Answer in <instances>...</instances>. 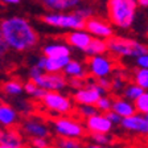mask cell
<instances>
[{
	"label": "cell",
	"instance_id": "6da1fadb",
	"mask_svg": "<svg viewBox=\"0 0 148 148\" xmlns=\"http://www.w3.org/2000/svg\"><path fill=\"white\" fill-rule=\"evenodd\" d=\"M0 31L5 45L9 49L17 52L32 49L38 42V36L34 28L27 18L20 16H12L1 20Z\"/></svg>",
	"mask_w": 148,
	"mask_h": 148
},
{
	"label": "cell",
	"instance_id": "7a4b0ae2",
	"mask_svg": "<svg viewBox=\"0 0 148 148\" xmlns=\"http://www.w3.org/2000/svg\"><path fill=\"white\" fill-rule=\"evenodd\" d=\"M136 0H108L107 12L110 23L120 29H128L136 15Z\"/></svg>",
	"mask_w": 148,
	"mask_h": 148
},
{
	"label": "cell",
	"instance_id": "3957f363",
	"mask_svg": "<svg viewBox=\"0 0 148 148\" xmlns=\"http://www.w3.org/2000/svg\"><path fill=\"white\" fill-rule=\"evenodd\" d=\"M107 48L111 54L116 57L138 58L139 56L148 53V46L136 40L124 38V37H111L107 40Z\"/></svg>",
	"mask_w": 148,
	"mask_h": 148
},
{
	"label": "cell",
	"instance_id": "277c9868",
	"mask_svg": "<svg viewBox=\"0 0 148 148\" xmlns=\"http://www.w3.org/2000/svg\"><path fill=\"white\" fill-rule=\"evenodd\" d=\"M42 21L46 25L54 28H61V29H85L86 28V20L71 13H61V12H52L42 16Z\"/></svg>",
	"mask_w": 148,
	"mask_h": 148
},
{
	"label": "cell",
	"instance_id": "5b68a950",
	"mask_svg": "<svg viewBox=\"0 0 148 148\" xmlns=\"http://www.w3.org/2000/svg\"><path fill=\"white\" fill-rule=\"evenodd\" d=\"M53 128L58 136L81 139L86 135V127H83L78 120L68 116H61L53 120Z\"/></svg>",
	"mask_w": 148,
	"mask_h": 148
},
{
	"label": "cell",
	"instance_id": "8992f818",
	"mask_svg": "<svg viewBox=\"0 0 148 148\" xmlns=\"http://www.w3.org/2000/svg\"><path fill=\"white\" fill-rule=\"evenodd\" d=\"M42 103L48 110L60 115L69 114L73 108L70 99L58 91H46L45 97L42 98Z\"/></svg>",
	"mask_w": 148,
	"mask_h": 148
},
{
	"label": "cell",
	"instance_id": "52a82bcc",
	"mask_svg": "<svg viewBox=\"0 0 148 148\" xmlns=\"http://www.w3.org/2000/svg\"><path fill=\"white\" fill-rule=\"evenodd\" d=\"M106 90L101 87L97 82H90L74 92V101L78 105H97L102 95H105Z\"/></svg>",
	"mask_w": 148,
	"mask_h": 148
},
{
	"label": "cell",
	"instance_id": "ba28073f",
	"mask_svg": "<svg viewBox=\"0 0 148 148\" xmlns=\"http://www.w3.org/2000/svg\"><path fill=\"white\" fill-rule=\"evenodd\" d=\"M87 68H89L90 75L94 78L108 77L114 70V62L103 54L91 56L87 60Z\"/></svg>",
	"mask_w": 148,
	"mask_h": 148
},
{
	"label": "cell",
	"instance_id": "9c48e42d",
	"mask_svg": "<svg viewBox=\"0 0 148 148\" xmlns=\"http://www.w3.org/2000/svg\"><path fill=\"white\" fill-rule=\"evenodd\" d=\"M34 83L37 86L45 89L46 91H60V90L65 89L68 86V81H66V77L60 71V73H42L41 75L33 78Z\"/></svg>",
	"mask_w": 148,
	"mask_h": 148
},
{
	"label": "cell",
	"instance_id": "30bf717a",
	"mask_svg": "<svg viewBox=\"0 0 148 148\" xmlns=\"http://www.w3.org/2000/svg\"><path fill=\"white\" fill-rule=\"evenodd\" d=\"M122 128L132 134L148 136V118L147 115L136 112V114L122 119Z\"/></svg>",
	"mask_w": 148,
	"mask_h": 148
},
{
	"label": "cell",
	"instance_id": "8fae6325",
	"mask_svg": "<svg viewBox=\"0 0 148 148\" xmlns=\"http://www.w3.org/2000/svg\"><path fill=\"white\" fill-rule=\"evenodd\" d=\"M92 37H99V38H105L108 40L114 36V31L108 23H106L105 20L98 17H90L86 20V28H85Z\"/></svg>",
	"mask_w": 148,
	"mask_h": 148
},
{
	"label": "cell",
	"instance_id": "7c38bea8",
	"mask_svg": "<svg viewBox=\"0 0 148 148\" xmlns=\"http://www.w3.org/2000/svg\"><path fill=\"white\" fill-rule=\"evenodd\" d=\"M85 127L90 134H110L114 124L105 114H95L87 118Z\"/></svg>",
	"mask_w": 148,
	"mask_h": 148
},
{
	"label": "cell",
	"instance_id": "4fadbf2b",
	"mask_svg": "<svg viewBox=\"0 0 148 148\" xmlns=\"http://www.w3.org/2000/svg\"><path fill=\"white\" fill-rule=\"evenodd\" d=\"M91 40L92 36L86 29H74V31L65 34V41H66V44H69V46H73L75 49L83 50V52L87 49Z\"/></svg>",
	"mask_w": 148,
	"mask_h": 148
},
{
	"label": "cell",
	"instance_id": "5bb4252c",
	"mask_svg": "<svg viewBox=\"0 0 148 148\" xmlns=\"http://www.w3.org/2000/svg\"><path fill=\"white\" fill-rule=\"evenodd\" d=\"M23 131L29 138H48L50 134L45 123L36 119H28L23 123Z\"/></svg>",
	"mask_w": 148,
	"mask_h": 148
},
{
	"label": "cell",
	"instance_id": "9a60e30c",
	"mask_svg": "<svg viewBox=\"0 0 148 148\" xmlns=\"http://www.w3.org/2000/svg\"><path fill=\"white\" fill-rule=\"evenodd\" d=\"M82 0H40V3L48 11L52 12H64L69 9H75Z\"/></svg>",
	"mask_w": 148,
	"mask_h": 148
},
{
	"label": "cell",
	"instance_id": "2e32d148",
	"mask_svg": "<svg viewBox=\"0 0 148 148\" xmlns=\"http://www.w3.org/2000/svg\"><path fill=\"white\" fill-rule=\"evenodd\" d=\"M112 110H114L116 114H119L122 118L131 116V115L138 112L135 102L128 101V99H126V98L114 99V102H112Z\"/></svg>",
	"mask_w": 148,
	"mask_h": 148
},
{
	"label": "cell",
	"instance_id": "e0dca14e",
	"mask_svg": "<svg viewBox=\"0 0 148 148\" xmlns=\"http://www.w3.org/2000/svg\"><path fill=\"white\" fill-rule=\"evenodd\" d=\"M70 61V56H64V57H46L45 64H44V71L48 73H60L62 71L66 65Z\"/></svg>",
	"mask_w": 148,
	"mask_h": 148
},
{
	"label": "cell",
	"instance_id": "ac0fdd59",
	"mask_svg": "<svg viewBox=\"0 0 148 148\" xmlns=\"http://www.w3.org/2000/svg\"><path fill=\"white\" fill-rule=\"evenodd\" d=\"M0 143L11 148H24V139L16 130H9L4 132L3 138L0 139Z\"/></svg>",
	"mask_w": 148,
	"mask_h": 148
},
{
	"label": "cell",
	"instance_id": "d6986e66",
	"mask_svg": "<svg viewBox=\"0 0 148 148\" xmlns=\"http://www.w3.org/2000/svg\"><path fill=\"white\" fill-rule=\"evenodd\" d=\"M17 122V114L11 106L0 103V124L4 127H12Z\"/></svg>",
	"mask_w": 148,
	"mask_h": 148
},
{
	"label": "cell",
	"instance_id": "ffe728a7",
	"mask_svg": "<svg viewBox=\"0 0 148 148\" xmlns=\"http://www.w3.org/2000/svg\"><path fill=\"white\" fill-rule=\"evenodd\" d=\"M107 50H108L107 40L99 38V37H92L91 42L89 44V46H87V49L85 50V53H86L89 57H91V56L103 54V53H106Z\"/></svg>",
	"mask_w": 148,
	"mask_h": 148
},
{
	"label": "cell",
	"instance_id": "44dd1931",
	"mask_svg": "<svg viewBox=\"0 0 148 148\" xmlns=\"http://www.w3.org/2000/svg\"><path fill=\"white\" fill-rule=\"evenodd\" d=\"M42 54L46 57H64L70 56V48L65 44H49L42 49Z\"/></svg>",
	"mask_w": 148,
	"mask_h": 148
},
{
	"label": "cell",
	"instance_id": "7402d4cb",
	"mask_svg": "<svg viewBox=\"0 0 148 148\" xmlns=\"http://www.w3.org/2000/svg\"><path fill=\"white\" fill-rule=\"evenodd\" d=\"M65 74L70 78H81V79H85L87 75L86 70L83 68V65L81 62L75 61V60H70L69 64L66 65V68L64 69Z\"/></svg>",
	"mask_w": 148,
	"mask_h": 148
},
{
	"label": "cell",
	"instance_id": "603a6c76",
	"mask_svg": "<svg viewBox=\"0 0 148 148\" xmlns=\"http://www.w3.org/2000/svg\"><path fill=\"white\" fill-rule=\"evenodd\" d=\"M144 91H145V90L143 89V87L139 86L138 83L131 82V83H128V85H126V86H124V89H123V91H122V92H123V98L128 99V101L135 102Z\"/></svg>",
	"mask_w": 148,
	"mask_h": 148
},
{
	"label": "cell",
	"instance_id": "cb8c5ba5",
	"mask_svg": "<svg viewBox=\"0 0 148 148\" xmlns=\"http://www.w3.org/2000/svg\"><path fill=\"white\" fill-rule=\"evenodd\" d=\"M1 89H3V91L5 92L7 95H20L24 91V85H21L16 79H11L4 82Z\"/></svg>",
	"mask_w": 148,
	"mask_h": 148
},
{
	"label": "cell",
	"instance_id": "d4e9b609",
	"mask_svg": "<svg viewBox=\"0 0 148 148\" xmlns=\"http://www.w3.org/2000/svg\"><path fill=\"white\" fill-rule=\"evenodd\" d=\"M54 147L56 148H82V143H81L79 139L58 136L54 140Z\"/></svg>",
	"mask_w": 148,
	"mask_h": 148
},
{
	"label": "cell",
	"instance_id": "484cf974",
	"mask_svg": "<svg viewBox=\"0 0 148 148\" xmlns=\"http://www.w3.org/2000/svg\"><path fill=\"white\" fill-rule=\"evenodd\" d=\"M134 82L138 83L140 87L144 90H148V69L144 68H136L134 70Z\"/></svg>",
	"mask_w": 148,
	"mask_h": 148
},
{
	"label": "cell",
	"instance_id": "4316f807",
	"mask_svg": "<svg viewBox=\"0 0 148 148\" xmlns=\"http://www.w3.org/2000/svg\"><path fill=\"white\" fill-rule=\"evenodd\" d=\"M135 106H136L138 112L144 114V115L148 114V90H145L142 95L136 99V101H135Z\"/></svg>",
	"mask_w": 148,
	"mask_h": 148
},
{
	"label": "cell",
	"instance_id": "83f0119b",
	"mask_svg": "<svg viewBox=\"0 0 148 148\" xmlns=\"http://www.w3.org/2000/svg\"><path fill=\"white\" fill-rule=\"evenodd\" d=\"M112 102L114 101H111L110 97L107 95H102L101 98H99V101L97 102V108H98L99 112H103V114H106L107 111L112 110Z\"/></svg>",
	"mask_w": 148,
	"mask_h": 148
},
{
	"label": "cell",
	"instance_id": "f1b7e54d",
	"mask_svg": "<svg viewBox=\"0 0 148 148\" xmlns=\"http://www.w3.org/2000/svg\"><path fill=\"white\" fill-rule=\"evenodd\" d=\"M98 112L99 111L95 105H79V107H78V114L82 118H85V119L98 114Z\"/></svg>",
	"mask_w": 148,
	"mask_h": 148
},
{
	"label": "cell",
	"instance_id": "f546056e",
	"mask_svg": "<svg viewBox=\"0 0 148 148\" xmlns=\"http://www.w3.org/2000/svg\"><path fill=\"white\" fill-rule=\"evenodd\" d=\"M90 140L94 144H99V145H108L112 142L111 136L108 134H90Z\"/></svg>",
	"mask_w": 148,
	"mask_h": 148
},
{
	"label": "cell",
	"instance_id": "4dcf8cb0",
	"mask_svg": "<svg viewBox=\"0 0 148 148\" xmlns=\"http://www.w3.org/2000/svg\"><path fill=\"white\" fill-rule=\"evenodd\" d=\"M73 12L75 13V15H78L79 17H82V18H85V20H87V18L91 17L92 9L89 8V7H77L75 9H73Z\"/></svg>",
	"mask_w": 148,
	"mask_h": 148
},
{
	"label": "cell",
	"instance_id": "1f68e13d",
	"mask_svg": "<svg viewBox=\"0 0 148 148\" xmlns=\"http://www.w3.org/2000/svg\"><path fill=\"white\" fill-rule=\"evenodd\" d=\"M124 86H126L124 78L120 77V75H115L114 79H112V86H111V89L115 90V91H123Z\"/></svg>",
	"mask_w": 148,
	"mask_h": 148
},
{
	"label": "cell",
	"instance_id": "d6a6232c",
	"mask_svg": "<svg viewBox=\"0 0 148 148\" xmlns=\"http://www.w3.org/2000/svg\"><path fill=\"white\" fill-rule=\"evenodd\" d=\"M32 145L34 148H49L50 143L48 142V138H33L32 139Z\"/></svg>",
	"mask_w": 148,
	"mask_h": 148
},
{
	"label": "cell",
	"instance_id": "836d02e7",
	"mask_svg": "<svg viewBox=\"0 0 148 148\" xmlns=\"http://www.w3.org/2000/svg\"><path fill=\"white\" fill-rule=\"evenodd\" d=\"M105 115L111 120V122H112V124H120V123H122V119H123V118L120 116L119 114H116V112H115L114 110L107 111V112H106Z\"/></svg>",
	"mask_w": 148,
	"mask_h": 148
},
{
	"label": "cell",
	"instance_id": "e575fe53",
	"mask_svg": "<svg viewBox=\"0 0 148 148\" xmlns=\"http://www.w3.org/2000/svg\"><path fill=\"white\" fill-rule=\"evenodd\" d=\"M135 61H136V66H138V68L148 69V53L139 56L138 58H135Z\"/></svg>",
	"mask_w": 148,
	"mask_h": 148
},
{
	"label": "cell",
	"instance_id": "d590c367",
	"mask_svg": "<svg viewBox=\"0 0 148 148\" xmlns=\"http://www.w3.org/2000/svg\"><path fill=\"white\" fill-rule=\"evenodd\" d=\"M97 83H98L101 87H103V89L107 91V90L111 89V86H112V81H110L107 77H102V78H97Z\"/></svg>",
	"mask_w": 148,
	"mask_h": 148
},
{
	"label": "cell",
	"instance_id": "8d00e7d4",
	"mask_svg": "<svg viewBox=\"0 0 148 148\" xmlns=\"http://www.w3.org/2000/svg\"><path fill=\"white\" fill-rule=\"evenodd\" d=\"M37 87H38V86H37L36 83H34L33 81L31 79V81H28V82L24 85V91L27 92V94H29V95L32 97V95H33V94H34V91H36V90H37Z\"/></svg>",
	"mask_w": 148,
	"mask_h": 148
},
{
	"label": "cell",
	"instance_id": "74e56055",
	"mask_svg": "<svg viewBox=\"0 0 148 148\" xmlns=\"http://www.w3.org/2000/svg\"><path fill=\"white\" fill-rule=\"evenodd\" d=\"M44 73V70L41 68H38L36 64L32 66L31 69H29V77H31V79H33V78L38 77V75H41V74Z\"/></svg>",
	"mask_w": 148,
	"mask_h": 148
},
{
	"label": "cell",
	"instance_id": "f35d334b",
	"mask_svg": "<svg viewBox=\"0 0 148 148\" xmlns=\"http://www.w3.org/2000/svg\"><path fill=\"white\" fill-rule=\"evenodd\" d=\"M69 85H70L71 87H74V89H81V87L85 86V81L81 79V78H70V81H69Z\"/></svg>",
	"mask_w": 148,
	"mask_h": 148
},
{
	"label": "cell",
	"instance_id": "ab89813d",
	"mask_svg": "<svg viewBox=\"0 0 148 148\" xmlns=\"http://www.w3.org/2000/svg\"><path fill=\"white\" fill-rule=\"evenodd\" d=\"M7 49H8V46H7L5 42H4L3 34H1V31H0V56H3L4 53L7 52Z\"/></svg>",
	"mask_w": 148,
	"mask_h": 148
},
{
	"label": "cell",
	"instance_id": "60d3db41",
	"mask_svg": "<svg viewBox=\"0 0 148 148\" xmlns=\"http://www.w3.org/2000/svg\"><path fill=\"white\" fill-rule=\"evenodd\" d=\"M44 64H45V56H42V57H40V58L37 60L36 65L38 66V68H41L44 70Z\"/></svg>",
	"mask_w": 148,
	"mask_h": 148
},
{
	"label": "cell",
	"instance_id": "b9f144b4",
	"mask_svg": "<svg viewBox=\"0 0 148 148\" xmlns=\"http://www.w3.org/2000/svg\"><path fill=\"white\" fill-rule=\"evenodd\" d=\"M138 5L143 7V8H148V0H136Z\"/></svg>",
	"mask_w": 148,
	"mask_h": 148
},
{
	"label": "cell",
	"instance_id": "7bdbcfd3",
	"mask_svg": "<svg viewBox=\"0 0 148 148\" xmlns=\"http://www.w3.org/2000/svg\"><path fill=\"white\" fill-rule=\"evenodd\" d=\"M86 148H110V147H108V145H99V144H94V143H92V144L87 145Z\"/></svg>",
	"mask_w": 148,
	"mask_h": 148
},
{
	"label": "cell",
	"instance_id": "ee69618b",
	"mask_svg": "<svg viewBox=\"0 0 148 148\" xmlns=\"http://www.w3.org/2000/svg\"><path fill=\"white\" fill-rule=\"evenodd\" d=\"M1 3H5V4H18L20 0H0Z\"/></svg>",
	"mask_w": 148,
	"mask_h": 148
},
{
	"label": "cell",
	"instance_id": "f6af8a7d",
	"mask_svg": "<svg viewBox=\"0 0 148 148\" xmlns=\"http://www.w3.org/2000/svg\"><path fill=\"white\" fill-rule=\"evenodd\" d=\"M0 148H11V147H8V145H5V144H1V143H0Z\"/></svg>",
	"mask_w": 148,
	"mask_h": 148
},
{
	"label": "cell",
	"instance_id": "bcb514c9",
	"mask_svg": "<svg viewBox=\"0 0 148 148\" xmlns=\"http://www.w3.org/2000/svg\"><path fill=\"white\" fill-rule=\"evenodd\" d=\"M3 135H4V132H3V130H1V128H0V139H1V138H3Z\"/></svg>",
	"mask_w": 148,
	"mask_h": 148
},
{
	"label": "cell",
	"instance_id": "7dc6e473",
	"mask_svg": "<svg viewBox=\"0 0 148 148\" xmlns=\"http://www.w3.org/2000/svg\"><path fill=\"white\" fill-rule=\"evenodd\" d=\"M147 118H148V114H147Z\"/></svg>",
	"mask_w": 148,
	"mask_h": 148
}]
</instances>
